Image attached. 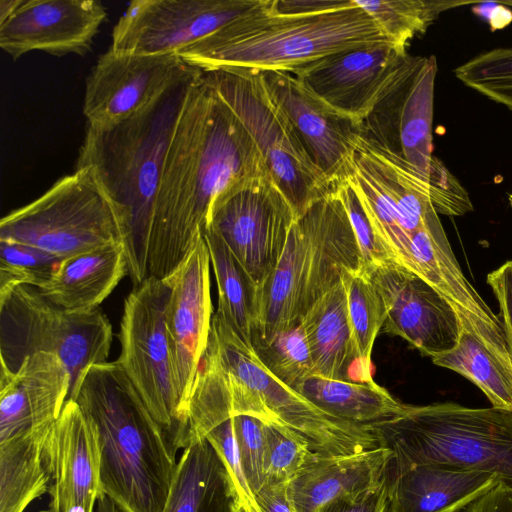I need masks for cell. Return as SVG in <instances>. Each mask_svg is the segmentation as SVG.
<instances>
[{
  "mask_svg": "<svg viewBox=\"0 0 512 512\" xmlns=\"http://www.w3.org/2000/svg\"><path fill=\"white\" fill-rule=\"evenodd\" d=\"M257 353L268 369L292 388L314 376L312 357L301 324L279 334L268 347L257 350Z\"/></svg>",
  "mask_w": 512,
  "mask_h": 512,
  "instance_id": "cell-39",
  "label": "cell"
},
{
  "mask_svg": "<svg viewBox=\"0 0 512 512\" xmlns=\"http://www.w3.org/2000/svg\"><path fill=\"white\" fill-rule=\"evenodd\" d=\"M300 324L310 349L314 376L351 382V370L356 364L359 367V362L342 279L308 309ZM361 378L365 383L362 374Z\"/></svg>",
  "mask_w": 512,
  "mask_h": 512,
  "instance_id": "cell-27",
  "label": "cell"
},
{
  "mask_svg": "<svg viewBox=\"0 0 512 512\" xmlns=\"http://www.w3.org/2000/svg\"><path fill=\"white\" fill-rule=\"evenodd\" d=\"M62 260L37 247L0 240V288L9 285L40 287Z\"/></svg>",
  "mask_w": 512,
  "mask_h": 512,
  "instance_id": "cell-38",
  "label": "cell"
},
{
  "mask_svg": "<svg viewBox=\"0 0 512 512\" xmlns=\"http://www.w3.org/2000/svg\"><path fill=\"white\" fill-rule=\"evenodd\" d=\"M210 264L209 250L202 235L185 261L166 277L170 283V295L165 325L179 402L180 449L185 446L188 433L187 402L207 347L213 318Z\"/></svg>",
  "mask_w": 512,
  "mask_h": 512,
  "instance_id": "cell-16",
  "label": "cell"
},
{
  "mask_svg": "<svg viewBox=\"0 0 512 512\" xmlns=\"http://www.w3.org/2000/svg\"><path fill=\"white\" fill-rule=\"evenodd\" d=\"M334 187L348 214L360 249L362 267L366 271H372L399 264L393 252L375 231L349 177Z\"/></svg>",
  "mask_w": 512,
  "mask_h": 512,
  "instance_id": "cell-40",
  "label": "cell"
},
{
  "mask_svg": "<svg viewBox=\"0 0 512 512\" xmlns=\"http://www.w3.org/2000/svg\"><path fill=\"white\" fill-rule=\"evenodd\" d=\"M106 16L95 0H21L0 22V47L14 60L30 51L84 55Z\"/></svg>",
  "mask_w": 512,
  "mask_h": 512,
  "instance_id": "cell-22",
  "label": "cell"
},
{
  "mask_svg": "<svg viewBox=\"0 0 512 512\" xmlns=\"http://www.w3.org/2000/svg\"><path fill=\"white\" fill-rule=\"evenodd\" d=\"M44 462L49 502L40 512H93L97 501L105 496L98 433L70 398L50 428Z\"/></svg>",
  "mask_w": 512,
  "mask_h": 512,
  "instance_id": "cell-18",
  "label": "cell"
},
{
  "mask_svg": "<svg viewBox=\"0 0 512 512\" xmlns=\"http://www.w3.org/2000/svg\"><path fill=\"white\" fill-rule=\"evenodd\" d=\"M238 415L288 428L324 456L380 446L370 426L324 412L278 379L255 348L215 314L187 402V445L204 439L213 428Z\"/></svg>",
  "mask_w": 512,
  "mask_h": 512,
  "instance_id": "cell-2",
  "label": "cell"
},
{
  "mask_svg": "<svg viewBox=\"0 0 512 512\" xmlns=\"http://www.w3.org/2000/svg\"><path fill=\"white\" fill-rule=\"evenodd\" d=\"M393 453L386 447L323 456L288 484L296 512H320L331 501L371 489L388 475Z\"/></svg>",
  "mask_w": 512,
  "mask_h": 512,
  "instance_id": "cell-25",
  "label": "cell"
},
{
  "mask_svg": "<svg viewBox=\"0 0 512 512\" xmlns=\"http://www.w3.org/2000/svg\"><path fill=\"white\" fill-rule=\"evenodd\" d=\"M128 273L122 243L62 260L38 290L53 304L72 312H90Z\"/></svg>",
  "mask_w": 512,
  "mask_h": 512,
  "instance_id": "cell-26",
  "label": "cell"
},
{
  "mask_svg": "<svg viewBox=\"0 0 512 512\" xmlns=\"http://www.w3.org/2000/svg\"><path fill=\"white\" fill-rule=\"evenodd\" d=\"M348 319L361 374L371 382V353L387 317L385 299L370 274L361 266L344 273Z\"/></svg>",
  "mask_w": 512,
  "mask_h": 512,
  "instance_id": "cell-32",
  "label": "cell"
},
{
  "mask_svg": "<svg viewBox=\"0 0 512 512\" xmlns=\"http://www.w3.org/2000/svg\"><path fill=\"white\" fill-rule=\"evenodd\" d=\"M20 2L21 0H0V22L9 17Z\"/></svg>",
  "mask_w": 512,
  "mask_h": 512,
  "instance_id": "cell-49",
  "label": "cell"
},
{
  "mask_svg": "<svg viewBox=\"0 0 512 512\" xmlns=\"http://www.w3.org/2000/svg\"><path fill=\"white\" fill-rule=\"evenodd\" d=\"M0 240L28 244L61 260L122 243L114 209L92 174L75 168L0 221Z\"/></svg>",
  "mask_w": 512,
  "mask_h": 512,
  "instance_id": "cell-10",
  "label": "cell"
},
{
  "mask_svg": "<svg viewBox=\"0 0 512 512\" xmlns=\"http://www.w3.org/2000/svg\"><path fill=\"white\" fill-rule=\"evenodd\" d=\"M486 280L497 299L498 317L512 352V260L490 272Z\"/></svg>",
  "mask_w": 512,
  "mask_h": 512,
  "instance_id": "cell-44",
  "label": "cell"
},
{
  "mask_svg": "<svg viewBox=\"0 0 512 512\" xmlns=\"http://www.w3.org/2000/svg\"><path fill=\"white\" fill-rule=\"evenodd\" d=\"M205 439L213 446L225 467L233 498L232 504L244 507L257 506L255 495L243 471L233 419L230 418L213 428Z\"/></svg>",
  "mask_w": 512,
  "mask_h": 512,
  "instance_id": "cell-42",
  "label": "cell"
},
{
  "mask_svg": "<svg viewBox=\"0 0 512 512\" xmlns=\"http://www.w3.org/2000/svg\"><path fill=\"white\" fill-rule=\"evenodd\" d=\"M383 42L391 41L354 0L344 8L299 14L279 13L273 0H261L177 55L204 72H292L330 54Z\"/></svg>",
  "mask_w": 512,
  "mask_h": 512,
  "instance_id": "cell-5",
  "label": "cell"
},
{
  "mask_svg": "<svg viewBox=\"0 0 512 512\" xmlns=\"http://www.w3.org/2000/svg\"><path fill=\"white\" fill-rule=\"evenodd\" d=\"M97 512H119V510L107 496H102L97 501Z\"/></svg>",
  "mask_w": 512,
  "mask_h": 512,
  "instance_id": "cell-50",
  "label": "cell"
},
{
  "mask_svg": "<svg viewBox=\"0 0 512 512\" xmlns=\"http://www.w3.org/2000/svg\"><path fill=\"white\" fill-rule=\"evenodd\" d=\"M293 389L324 412L359 425L389 420L406 408L374 381L357 383L311 376Z\"/></svg>",
  "mask_w": 512,
  "mask_h": 512,
  "instance_id": "cell-30",
  "label": "cell"
},
{
  "mask_svg": "<svg viewBox=\"0 0 512 512\" xmlns=\"http://www.w3.org/2000/svg\"><path fill=\"white\" fill-rule=\"evenodd\" d=\"M432 362L473 382L486 395L492 407L512 412V371L463 327L456 347L432 358Z\"/></svg>",
  "mask_w": 512,
  "mask_h": 512,
  "instance_id": "cell-33",
  "label": "cell"
},
{
  "mask_svg": "<svg viewBox=\"0 0 512 512\" xmlns=\"http://www.w3.org/2000/svg\"><path fill=\"white\" fill-rule=\"evenodd\" d=\"M460 512H512V487L499 481Z\"/></svg>",
  "mask_w": 512,
  "mask_h": 512,
  "instance_id": "cell-45",
  "label": "cell"
},
{
  "mask_svg": "<svg viewBox=\"0 0 512 512\" xmlns=\"http://www.w3.org/2000/svg\"><path fill=\"white\" fill-rule=\"evenodd\" d=\"M69 398L97 430L104 495L119 512H162L177 451L120 365L86 367Z\"/></svg>",
  "mask_w": 512,
  "mask_h": 512,
  "instance_id": "cell-4",
  "label": "cell"
},
{
  "mask_svg": "<svg viewBox=\"0 0 512 512\" xmlns=\"http://www.w3.org/2000/svg\"><path fill=\"white\" fill-rule=\"evenodd\" d=\"M266 176L255 141L203 71L189 90L167 149L154 205L148 277L164 279L178 269L203 235L219 197Z\"/></svg>",
  "mask_w": 512,
  "mask_h": 512,
  "instance_id": "cell-1",
  "label": "cell"
},
{
  "mask_svg": "<svg viewBox=\"0 0 512 512\" xmlns=\"http://www.w3.org/2000/svg\"><path fill=\"white\" fill-rule=\"evenodd\" d=\"M501 3L505 4L508 7L512 6V1H506V2H501Z\"/></svg>",
  "mask_w": 512,
  "mask_h": 512,
  "instance_id": "cell-52",
  "label": "cell"
},
{
  "mask_svg": "<svg viewBox=\"0 0 512 512\" xmlns=\"http://www.w3.org/2000/svg\"><path fill=\"white\" fill-rule=\"evenodd\" d=\"M202 73L168 88L118 124L88 126L79 151L76 168L92 174L114 209L135 286L148 277L154 205L167 149L189 90Z\"/></svg>",
  "mask_w": 512,
  "mask_h": 512,
  "instance_id": "cell-3",
  "label": "cell"
},
{
  "mask_svg": "<svg viewBox=\"0 0 512 512\" xmlns=\"http://www.w3.org/2000/svg\"><path fill=\"white\" fill-rule=\"evenodd\" d=\"M377 24L385 37L402 48L424 33L437 16L465 1L432 0H354Z\"/></svg>",
  "mask_w": 512,
  "mask_h": 512,
  "instance_id": "cell-34",
  "label": "cell"
},
{
  "mask_svg": "<svg viewBox=\"0 0 512 512\" xmlns=\"http://www.w3.org/2000/svg\"><path fill=\"white\" fill-rule=\"evenodd\" d=\"M266 437L265 484L289 483L321 456L304 437L288 428L266 423Z\"/></svg>",
  "mask_w": 512,
  "mask_h": 512,
  "instance_id": "cell-37",
  "label": "cell"
},
{
  "mask_svg": "<svg viewBox=\"0 0 512 512\" xmlns=\"http://www.w3.org/2000/svg\"><path fill=\"white\" fill-rule=\"evenodd\" d=\"M261 0H133L115 24L110 48L169 55L209 36Z\"/></svg>",
  "mask_w": 512,
  "mask_h": 512,
  "instance_id": "cell-14",
  "label": "cell"
},
{
  "mask_svg": "<svg viewBox=\"0 0 512 512\" xmlns=\"http://www.w3.org/2000/svg\"><path fill=\"white\" fill-rule=\"evenodd\" d=\"M201 72L177 54L139 55L109 48L86 80L83 113L88 126L118 124L168 88Z\"/></svg>",
  "mask_w": 512,
  "mask_h": 512,
  "instance_id": "cell-15",
  "label": "cell"
},
{
  "mask_svg": "<svg viewBox=\"0 0 512 512\" xmlns=\"http://www.w3.org/2000/svg\"><path fill=\"white\" fill-rule=\"evenodd\" d=\"M314 164L334 186L346 179L360 136L359 124L307 91L289 72H260Z\"/></svg>",
  "mask_w": 512,
  "mask_h": 512,
  "instance_id": "cell-21",
  "label": "cell"
},
{
  "mask_svg": "<svg viewBox=\"0 0 512 512\" xmlns=\"http://www.w3.org/2000/svg\"><path fill=\"white\" fill-rule=\"evenodd\" d=\"M375 231L395 255L398 263L414 272L410 254V236L398 213L376 184L353 164L348 175Z\"/></svg>",
  "mask_w": 512,
  "mask_h": 512,
  "instance_id": "cell-35",
  "label": "cell"
},
{
  "mask_svg": "<svg viewBox=\"0 0 512 512\" xmlns=\"http://www.w3.org/2000/svg\"><path fill=\"white\" fill-rule=\"evenodd\" d=\"M274 8L283 14L326 12L347 7L352 0H273Z\"/></svg>",
  "mask_w": 512,
  "mask_h": 512,
  "instance_id": "cell-47",
  "label": "cell"
},
{
  "mask_svg": "<svg viewBox=\"0 0 512 512\" xmlns=\"http://www.w3.org/2000/svg\"><path fill=\"white\" fill-rule=\"evenodd\" d=\"M170 295L167 278L147 277L126 297L116 362L130 379L170 443L180 449L179 402L165 325Z\"/></svg>",
  "mask_w": 512,
  "mask_h": 512,
  "instance_id": "cell-12",
  "label": "cell"
},
{
  "mask_svg": "<svg viewBox=\"0 0 512 512\" xmlns=\"http://www.w3.org/2000/svg\"><path fill=\"white\" fill-rule=\"evenodd\" d=\"M72 387L62 359L52 353L27 356L15 371L0 369V441L52 425Z\"/></svg>",
  "mask_w": 512,
  "mask_h": 512,
  "instance_id": "cell-23",
  "label": "cell"
},
{
  "mask_svg": "<svg viewBox=\"0 0 512 512\" xmlns=\"http://www.w3.org/2000/svg\"><path fill=\"white\" fill-rule=\"evenodd\" d=\"M296 219L287 198L266 176L219 197L206 229L227 245L259 288L276 268Z\"/></svg>",
  "mask_w": 512,
  "mask_h": 512,
  "instance_id": "cell-13",
  "label": "cell"
},
{
  "mask_svg": "<svg viewBox=\"0 0 512 512\" xmlns=\"http://www.w3.org/2000/svg\"><path fill=\"white\" fill-rule=\"evenodd\" d=\"M386 512H460L492 488V473L440 463H425L390 472Z\"/></svg>",
  "mask_w": 512,
  "mask_h": 512,
  "instance_id": "cell-24",
  "label": "cell"
},
{
  "mask_svg": "<svg viewBox=\"0 0 512 512\" xmlns=\"http://www.w3.org/2000/svg\"><path fill=\"white\" fill-rule=\"evenodd\" d=\"M203 236L218 288L216 314L243 342L253 346L258 313V287L215 233L206 229Z\"/></svg>",
  "mask_w": 512,
  "mask_h": 512,
  "instance_id": "cell-31",
  "label": "cell"
},
{
  "mask_svg": "<svg viewBox=\"0 0 512 512\" xmlns=\"http://www.w3.org/2000/svg\"><path fill=\"white\" fill-rule=\"evenodd\" d=\"M361 266L348 214L333 186L295 220L276 268L258 288L255 350L299 325L345 272Z\"/></svg>",
  "mask_w": 512,
  "mask_h": 512,
  "instance_id": "cell-6",
  "label": "cell"
},
{
  "mask_svg": "<svg viewBox=\"0 0 512 512\" xmlns=\"http://www.w3.org/2000/svg\"><path fill=\"white\" fill-rule=\"evenodd\" d=\"M389 499V475L366 491L337 498L320 512H386Z\"/></svg>",
  "mask_w": 512,
  "mask_h": 512,
  "instance_id": "cell-43",
  "label": "cell"
},
{
  "mask_svg": "<svg viewBox=\"0 0 512 512\" xmlns=\"http://www.w3.org/2000/svg\"><path fill=\"white\" fill-rule=\"evenodd\" d=\"M407 54L383 42L330 54L289 73L320 101L360 124Z\"/></svg>",
  "mask_w": 512,
  "mask_h": 512,
  "instance_id": "cell-17",
  "label": "cell"
},
{
  "mask_svg": "<svg viewBox=\"0 0 512 512\" xmlns=\"http://www.w3.org/2000/svg\"><path fill=\"white\" fill-rule=\"evenodd\" d=\"M458 80L512 110V48H494L454 70Z\"/></svg>",
  "mask_w": 512,
  "mask_h": 512,
  "instance_id": "cell-36",
  "label": "cell"
},
{
  "mask_svg": "<svg viewBox=\"0 0 512 512\" xmlns=\"http://www.w3.org/2000/svg\"><path fill=\"white\" fill-rule=\"evenodd\" d=\"M393 458L394 472L440 463L497 475L512 487V412L453 402L406 405L389 420L370 426Z\"/></svg>",
  "mask_w": 512,
  "mask_h": 512,
  "instance_id": "cell-7",
  "label": "cell"
},
{
  "mask_svg": "<svg viewBox=\"0 0 512 512\" xmlns=\"http://www.w3.org/2000/svg\"><path fill=\"white\" fill-rule=\"evenodd\" d=\"M471 11L483 18L492 31L502 29L512 22V10L501 2H477Z\"/></svg>",
  "mask_w": 512,
  "mask_h": 512,
  "instance_id": "cell-48",
  "label": "cell"
},
{
  "mask_svg": "<svg viewBox=\"0 0 512 512\" xmlns=\"http://www.w3.org/2000/svg\"><path fill=\"white\" fill-rule=\"evenodd\" d=\"M52 425L0 441V512H24L48 493L44 448Z\"/></svg>",
  "mask_w": 512,
  "mask_h": 512,
  "instance_id": "cell-29",
  "label": "cell"
},
{
  "mask_svg": "<svg viewBox=\"0 0 512 512\" xmlns=\"http://www.w3.org/2000/svg\"><path fill=\"white\" fill-rule=\"evenodd\" d=\"M204 75L255 141L272 180L297 218L333 189L271 98L260 72L225 69Z\"/></svg>",
  "mask_w": 512,
  "mask_h": 512,
  "instance_id": "cell-11",
  "label": "cell"
},
{
  "mask_svg": "<svg viewBox=\"0 0 512 512\" xmlns=\"http://www.w3.org/2000/svg\"><path fill=\"white\" fill-rule=\"evenodd\" d=\"M232 494L225 467L204 438L182 451L162 512H232Z\"/></svg>",
  "mask_w": 512,
  "mask_h": 512,
  "instance_id": "cell-28",
  "label": "cell"
},
{
  "mask_svg": "<svg viewBox=\"0 0 512 512\" xmlns=\"http://www.w3.org/2000/svg\"><path fill=\"white\" fill-rule=\"evenodd\" d=\"M414 273L438 291L456 310L461 325L512 371V352L498 315L464 276L438 214L410 237Z\"/></svg>",
  "mask_w": 512,
  "mask_h": 512,
  "instance_id": "cell-19",
  "label": "cell"
},
{
  "mask_svg": "<svg viewBox=\"0 0 512 512\" xmlns=\"http://www.w3.org/2000/svg\"><path fill=\"white\" fill-rule=\"evenodd\" d=\"M112 340V325L99 308L72 312L35 286L0 288L1 368L15 371L27 356L48 352L62 359L73 385L86 367L107 362Z\"/></svg>",
  "mask_w": 512,
  "mask_h": 512,
  "instance_id": "cell-9",
  "label": "cell"
},
{
  "mask_svg": "<svg viewBox=\"0 0 512 512\" xmlns=\"http://www.w3.org/2000/svg\"><path fill=\"white\" fill-rule=\"evenodd\" d=\"M232 419L243 471L255 495L266 482V423L248 415H238Z\"/></svg>",
  "mask_w": 512,
  "mask_h": 512,
  "instance_id": "cell-41",
  "label": "cell"
},
{
  "mask_svg": "<svg viewBox=\"0 0 512 512\" xmlns=\"http://www.w3.org/2000/svg\"><path fill=\"white\" fill-rule=\"evenodd\" d=\"M289 483L264 484L255 494L262 512H296L290 499Z\"/></svg>",
  "mask_w": 512,
  "mask_h": 512,
  "instance_id": "cell-46",
  "label": "cell"
},
{
  "mask_svg": "<svg viewBox=\"0 0 512 512\" xmlns=\"http://www.w3.org/2000/svg\"><path fill=\"white\" fill-rule=\"evenodd\" d=\"M232 512H262L259 505L256 507H244L232 504Z\"/></svg>",
  "mask_w": 512,
  "mask_h": 512,
  "instance_id": "cell-51",
  "label": "cell"
},
{
  "mask_svg": "<svg viewBox=\"0 0 512 512\" xmlns=\"http://www.w3.org/2000/svg\"><path fill=\"white\" fill-rule=\"evenodd\" d=\"M387 305L385 332L434 358L458 344L462 325L453 306L423 278L394 264L367 271Z\"/></svg>",
  "mask_w": 512,
  "mask_h": 512,
  "instance_id": "cell-20",
  "label": "cell"
},
{
  "mask_svg": "<svg viewBox=\"0 0 512 512\" xmlns=\"http://www.w3.org/2000/svg\"><path fill=\"white\" fill-rule=\"evenodd\" d=\"M435 56L407 54L380 98L360 122V138L402 161L434 191L433 207L449 214L461 204L465 189L433 155Z\"/></svg>",
  "mask_w": 512,
  "mask_h": 512,
  "instance_id": "cell-8",
  "label": "cell"
}]
</instances>
